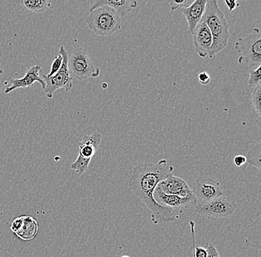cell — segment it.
<instances>
[{"label":"cell","instance_id":"obj_1","mask_svg":"<svg viewBox=\"0 0 261 257\" xmlns=\"http://www.w3.org/2000/svg\"><path fill=\"white\" fill-rule=\"evenodd\" d=\"M174 167L166 159L156 163H143L135 166L129 177V187L146 205L151 212L153 223L158 224L178 220L182 210L164 207L155 201L154 192L158 184L172 173Z\"/></svg>","mask_w":261,"mask_h":257},{"label":"cell","instance_id":"obj_2","mask_svg":"<svg viewBox=\"0 0 261 257\" xmlns=\"http://www.w3.org/2000/svg\"><path fill=\"white\" fill-rule=\"evenodd\" d=\"M208 26L213 42L208 56L212 59L228 45L229 25L224 12L218 6L217 0L207 1L205 12L201 19Z\"/></svg>","mask_w":261,"mask_h":257},{"label":"cell","instance_id":"obj_3","mask_svg":"<svg viewBox=\"0 0 261 257\" xmlns=\"http://www.w3.org/2000/svg\"><path fill=\"white\" fill-rule=\"evenodd\" d=\"M86 21L88 28L98 36L112 35L121 30V17L109 6H101L89 11Z\"/></svg>","mask_w":261,"mask_h":257},{"label":"cell","instance_id":"obj_4","mask_svg":"<svg viewBox=\"0 0 261 257\" xmlns=\"http://www.w3.org/2000/svg\"><path fill=\"white\" fill-rule=\"evenodd\" d=\"M234 48L240 56L239 64L246 63L248 70L255 69L261 66V34L258 28L253 29L246 37L238 39Z\"/></svg>","mask_w":261,"mask_h":257},{"label":"cell","instance_id":"obj_5","mask_svg":"<svg viewBox=\"0 0 261 257\" xmlns=\"http://www.w3.org/2000/svg\"><path fill=\"white\" fill-rule=\"evenodd\" d=\"M68 66L70 74L79 81L97 78L100 74L99 68L94 66L89 53L83 48L73 50L68 56Z\"/></svg>","mask_w":261,"mask_h":257},{"label":"cell","instance_id":"obj_6","mask_svg":"<svg viewBox=\"0 0 261 257\" xmlns=\"http://www.w3.org/2000/svg\"><path fill=\"white\" fill-rule=\"evenodd\" d=\"M59 53L63 56V61L61 68L57 74L54 76L48 77L46 75H42V79L45 83V88L44 92L46 94L47 97L51 99L54 94L59 89H64L65 92H69L73 87V80L68 70V50L65 49L64 46H60Z\"/></svg>","mask_w":261,"mask_h":257},{"label":"cell","instance_id":"obj_7","mask_svg":"<svg viewBox=\"0 0 261 257\" xmlns=\"http://www.w3.org/2000/svg\"><path fill=\"white\" fill-rule=\"evenodd\" d=\"M236 209V203L223 195L208 203L197 205L195 212L203 217L217 220L232 216Z\"/></svg>","mask_w":261,"mask_h":257},{"label":"cell","instance_id":"obj_8","mask_svg":"<svg viewBox=\"0 0 261 257\" xmlns=\"http://www.w3.org/2000/svg\"><path fill=\"white\" fill-rule=\"evenodd\" d=\"M192 191L197 199V203H200L199 204L208 203L223 196L220 184L212 178L200 179Z\"/></svg>","mask_w":261,"mask_h":257},{"label":"cell","instance_id":"obj_9","mask_svg":"<svg viewBox=\"0 0 261 257\" xmlns=\"http://www.w3.org/2000/svg\"><path fill=\"white\" fill-rule=\"evenodd\" d=\"M193 45L197 54L200 58H205L211 50L213 39L208 26L200 21L196 26L193 33Z\"/></svg>","mask_w":261,"mask_h":257},{"label":"cell","instance_id":"obj_10","mask_svg":"<svg viewBox=\"0 0 261 257\" xmlns=\"http://www.w3.org/2000/svg\"><path fill=\"white\" fill-rule=\"evenodd\" d=\"M154 198L155 201L161 206L174 209H188L197 203L195 195L182 197L177 195L166 194L161 191L158 187L154 192Z\"/></svg>","mask_w":261,"mask_h":257},{"label":"cell","instance_id":"obj_11","mask_svg":"<svg viewBox=\"0 0 261 257\" xmlns=\"http://www.w3.org/2000/svg\"><path fill=\"white\" fill-rule=\"evenodd\" d=\"M158 188L166 194L177 195L182 197L194 195L187 182L172 173L169 174L166 180L158 184Z\"/></svg>","mask_w":261,"mask_h":257},{"label":"cell","instance_id":"obj_12","mask_svg":"<svg viewBox=\"0 0 261 257\" xmlns=\"http://www.w3.org/2000/svg\"><path fill=\"white\" fill-rule=\"evenodd\" d=\"M41 71V66L40 65H36L33 66L26 70L25 75L21 79H11V83L12 85L8 87L5 90V94H8L12 92L13 91L18 89H25L27 87H30L33 85L35 82L40 83L42 89H45V83L44 82L43 79L40 77L39 73Z\"/></svg>","mask_w":261,"mask_h":257},{"label":"cell","instance_id":"obj_13","mask_svg":"<svg viewBox=\"0 0 261 257\" xmlns=\"http://www.w3.org/2000/svg\"><path fill=\"white\" fill-rule=\"evenodd\" d=\"M207 0H195L194 3L187 9L179 10L188 22V31L192 34L196 26L201 21Z\"/></svg>","mask_w":261,"mask_h":257},{"label":"cell","instance_id":"obj_14","mask_svg":"<svg viewBox=\"0 0 261 257\" xmlns=\"http://www.w3.org/2000/svg\"><path fill=\"white\" fill-rule=\"evenodd\" d=\"M101 141L102 135L97 131L91 135H85L79 145L80 157L91 160L95 155Z\"/></svg>","mask_w":261,"mask_h":257},{"label":"cell","instance_id":"obj_15","mask_svg":"<svg viewBox=\"0 0 261 257\" xmlns=\"http://www.w3.org/2000/svg\"><path fill=\"white\" fill-rule=\"evenodd\" d=\"M101 6H109L118 13L121 18L125 17L132 9H136L138 3L135 0H102L94 3L89 11Z\"/></svg>","mask_w":261,"mask_h":257},{"label":"cell","instance_id":"obj_16","mask_svg":"<svg viewBox=\"0 0 261 257\" xmlns=\"http://www.w3.org/2000/svg\"><path fill=\"white\" fill-rule=\"evenodd\" d=\"M38 222L32 216H22V224L21 229L16 233V235L20 240L24 241L32 240L38 233Z\"/></svg>","mask_w":261,"mask_h":257},{"label":"cell","instance_id":"obj_17","mask_svg":"<svg viewBox=\"0 0 261 257\" xmlns=\"http://www.w3.org/2000/svg\"><path fill=\"white\" fill-rule=\"evenodd\" d=\"M22 4L32 13H43L50 9L51 3L48 0H23Z\"/></svg>","mask_w":261,"mask_h":257},{"label":"cell","instance_id":"obj_18","mask_svg":"<svg viewBox=\"0 0 261 257\" xmlns=\"http://www.w3.org/2000/svg\"><path fill=\"white\" fill-rule=\"evenodd\" d=\"M260 151V143L258 142L249 149L247 153V157H246V162H248L249 165L255 167L259 172H260L261 170Z\"/></svg>","mask_w":261,"mask_h":257},{"label":"cell","instance_id":"obj_19","mask_svg":"<svg viewBox=\"0 0 261 257\" xmlns=\"http://www.w3.org/2000/svg\"><path fill=\"white\" fill-rule=\"evenodd\" d=\"M91 160L78 156L77 159L71 165V168L78 175H82L88 170Z\"/></svg>","mask_w":261,"mask_h":257},{"label":"cell","instance_id":"obj_20","mask_svg":"<svg viewBox=\"0 0 261 257\" xmlns=\"http://www.w3.org/2000/svg\"><path fill=\"white\" fill-rule=\"evenodd\" d=\"M252 103L253 108L255 110V113L258 116V119H260L261 117V84L256 86L254 88L252 93Z\"/></svg>","mask_w":261,"mask_h":257},{"label":"cell","instance_id":"obj_21","mask_svg":"<svg viewBox=\"0 0 261 257\" xmlns=\"http://www.w3.org/2000/svg\"><path fill=\"white\" fill-rule=\"evenodd\" d=\"M249 74V79H248V85L249 88H255L256 86L260 85L261 81L260 66L255 69L248 70Z\"/></svg>","mask_w":261,"mask_h":257},{"label":"cell","instance_id":"obj_22","mask_svg":"<svg viewBox=\"0 0 261 257\" xmlns=\"http://www.w3.org/2000/svg\"><path fill=\"white\" fill-rule=\"evenodd\" d=\"M194 1L195 0H171L169 3L171 11H175L177 10L187 9Z\"/></svg>","mask_w":261,"mask_h":257},{"label":"cell","instance_id":"obj_23","mask_svg":"<svg viewBox=\"0 0 261 257\" xmlns=\"http://www.w3.org/2000/svg\"><path fill=\"white\" fill-rule=\"evenodd\" d=\"M63 59L62 55L59 53L58 56L55 58L54 60L53 63H52L51 68H50V73L48 75H46L48 77L54 76L55 74L58 72L59 70L61 68L62 64H63Z\"/></svg>","mask_w":261,"mask_h":257},{"label":"cell","instance_id":"obj_24","mask_svg":"<svg viewBox=\"0 0 261 257\" xmlns=\"http://www.w3.org/2000/svg\"><path fill=\"white\" fill-rule=\"evenodd\" d=\"M205 249H206L207 257H220L219 252L218 249L214 245V244L208 243L205 245Z\"/></svg>","mask_w":261,"mask_h":257},{"label":"cell","instance_id":"obj_25","mask_svg":"<svg viewBox=\"0 0 261 257\" xmlns=\"http://www.w3.org/2000/svg\"><path fill=\"white\" fill-rule=\"evenodd\" d=\"M198 81L201 85H208L211 82V76L208 73L203 71L199 74Z\"/></svg>","mask_w":261,"mask_h":257},{"label":"cell","instance_id":"obj_26","mask_svg":"<svg viewBox=\"0 0 261 257\" xmlns=\"http://www.w3.org/2000/svg\"><path fill=\"white\" fill-rule=\"evenodd\" d=\"M22 216H19V217L16 218L14 221H13L12 224H11L10 229L11 232L16 234L19 229L22 227Z\"/></svg>","mask_w":261,"mask_h":257},{"label":"cell","instance_id":"obj_27","mask_svg":"<svg viewBox=\"0 0 261 257\" xmlns=\"http://www.w3.org/2000/svg\"><path fill=\"white\" fill-rule=\"evenodd\" d=\"M234 165L237 166V167H241V166L244 165L245 163H246V158L245 156L243 155H238L234 157Z\"/></svg>","mask_w":261,"mask_h":257},{"label":"cell","instance_id":"obj_28","mask_svg":"<svg viewBox=\"0 0 261 257\" xmlns=\"http://www.w3.org/2000/svg\"><path fill=\"white\" fill-rule=\"evenodd\" d=\"M225 5H226V7L228 8V11H233L234 9H236L237 8L239 7L240 4L237 1H227V0H225L224 1Z\"/></svg>","mask_w":261,"mask_h":257},{"label":"cell","instance_id":"obj_29","mask_svg":"<svg viewBox=\"0 0 261 257\" xmlns=\"http://www.w3.org/2000/svg\"><path fill=\"white\" fill-rule=\"evenodd\" d=\"M1 78H2V71H1V70H0V89H1V88H2Z\"/></svg>","mask_w":261,"mask_h":257},{"label":"cell","instance_id":"obj_30","mask_svg":"<svg viewBox=\"0 0 261 257\" xmlns=\"http://www.w3.org/2000/svg\"><path fill=\"white\" fill-rule=\"evenodd\" d=\"M121 257H129V256H127V255H124V256H122Z\"/></svg>","mask_w":261,"mask_h":257}]
</instances>
